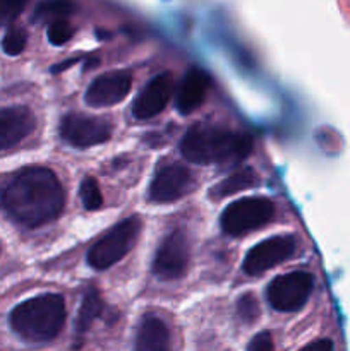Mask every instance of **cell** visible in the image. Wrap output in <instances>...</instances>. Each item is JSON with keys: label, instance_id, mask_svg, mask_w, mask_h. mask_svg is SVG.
I'll return each mask as SVG.
<instances>
[{"label": "cell", "instance_id": "6da1fadb", "mask_svg": "<svg viewBox=\"0 0 350 351\" xmlns=\"http://www.w3.org/2000/svg\"><path fill=\"white\" fill-rule=\"evenodd\" d=\"M2 206L10 218L34 228L62 215L65 192L57 175L48 168H24L3 189Z\"/></svg>", "mask_w": 350, "mask_h": 351}, {"label": "cell", "instance_id": "7a4b0ae2", "mask_svg": "<svg viewBox=\"0 0 350 351\" xmlns=\"http://www.w3.org/2000/svg\"><path fill=\"white\" fill-rule=\"evenodd\" d=\"M180 151L185 160L198 165L235 163L253 151V139L247 134L198 123L187 130Z\"/></svg>", "mask_w": 350, "mask_h": 351}, {"label": "cell", "instance_id": "3957f363", "mask_svg": "<svg viewBox=\"0 0 350 351\" xmlns=\"http://www.w3.org/2000/svg\"><path fill=\"white\" fill-rule=\"evenodd\" d=\"M65 302L60 295H40L17 305L10 312V326L24 341L48 343L65 324Z\"/></svg>", "mask_w": 350, "mask_h": 351}, {"label": "cell", "instance_id": "277c9868", "mask_svg": "<svg viewBox=\"0 0 350 351\" xmlns=\"http://www.w3.org/2000/svg\"><path fill=\"white\" fill-rule=\"evenodd\" d=\"M143 221L139 216H130L113 226L103 239H100L88 252V263L93 269L103 271L119 263L126 254L132 250L139 239Z\"/></svg>", "mask_w": 350, "mask_h": 351}, {"label": "cell", "instance_id": "5b68a950", "mask_svg": "<svg viewBox=\"0 0 350 351\" xmlns=\"http://www.w3.org/2000/svg\"><path fill=\"white\" fill-rule=\"evenodd\" d=\"M273 218V201L266 197H246L226 206L222 215V228L229 235L240 237L268 225Z\"/></svg>", "mask_w": 350, "mask_h": 351}, {"label": "cell", "instance_id": "8992f818", "mask_svg": "<svg viewBox=\"0 0 350 351\" xmlns=\"http://www.w3.org/2000/svg\"><path fill=\"white\" fill-rule=\"evenodd\" d=\"M314 288V278L304 271L275 278L268 287V300L280 312H295L304 307Z\"/></svg>", "mask_w": 350, "mask_h": 351}, {"label": "cell", "instance_id": "52a82bcc", "mask_svg": "<svg viewBox=\"0 0 350 351\" xmlns=\"http://www.w3.org/2000/svg\"><path fill=\"white\" fill-rule=\"evenodd\" d=\"M191 263V247L182 230H174L158 247L153 261V273L160 280L172 281L184 276Z\"/></svg>", "mask_w": 350, "mask_h": 351}, {"label": "cell", "instance_id": "ba28073f", "mask_svg": "<svg viewBox=\"0 0 350 351\" xmlns=\"http://www.w3.org/2000/svg\"><path fill=\"white\" fill-rule=\"evenodd\" d=\"M60 136L75 147H91L106 143L112 137V123L100 117L71 113L60 122Z\"/></svg>", "mask_w": 350, "mask_h": 351}, {"label": "cell", "instance_id": "9c48e42d", "mask_svg": "<svg viewBox=\"0 0 350 351\" xmlns=\"http://www.w3.org/2000/svg\"><path fill=\"white\" fill-rule=\"evenodd\" d=\"M194 175L180 163L161 167L150 185V199L154 202H172L184 197L194 189Z\"/></svg>", "mask_w": 350, "mask_h": 351}, {"label": "cell", "instance_id": "30bf717a", "mask_svg": "<svg viewBox=\"0 0 350 351\" xmlns=\"http://www.w3.org/2000/svg\"><path fill=\"white\" fill-rule=\"evenodd\" d=\"M294 252L295 240L292 237H271L249 250L244 261V271L249 276H257L290 259Z\"/></svg>", "mask_w": 350, "mask_h": 351}, {"label": "cell", "instance_id": "8fae6325", "mask_svg": "<svg viewBox=\"0 0 350 351\" xmlns=\"http://www.w3.org/2000/svg\"><path fill=\"white\" fill-rule=\"evenodd\" d=\"M132 88L129 71H112L98 75L86 91V103L91 106H112L126 99Z\"/></svg>", "mask_w": 350, "mask_h": 351}, {"label": "cell", "instance_id": "7c38bea8", "mask_svg": "<svg viewBox=\"0 0 350 351\" xmlns=\"http://www.w3.org/2000/svg\"><path fill=\"white\" fill-rule=\"evenodd\" d=\"M174 75L170 72H163L151 79L134 101V117L139 120H148L163 112L174 95Z\"/></svg>", "mask_w": 350, "mask_h": 351}, {"label": "cell", "instance_id": "4fadbf2b", "mask_svg": "<svg viewBox=\"0 0 350 351\" xmlns=\"http://www.w3.org/2000/svg\"><path fill=\"white\" fill-rule=\"evenodd\" d=\"M36 127L33 112L26 106L0 108V149H10L23 143Z\"/></svg>", "mask_w": 350, "mask_h": 351}, {"label": "cell", "instance_id": "5bb4252c", "mask_svg": "<svg viewBox=\"0 0 350 351\" xmlns=\"http://www.w3.org/2000/svg\"><path fill=\"white\" fill-rule=\"evenodd\" d=\"M209 89V77L201 71V69H189L185 72L184 79H182L180 86H178L177 93V108L178 112L189 115L194 110H198L206 99Z\"/></svg>", "mask_w": 350, "mask_h": 351}, {"label": "cell", "instance_id": "9a60e30c", "mask_svg": "<svg viewBox=\"0 0 350 351\" xmlns=\"http://www.w3.org/2000/svg\"><path fill=\"white\" fill-rule=\"evenodd\" d=\"M134 351H172V338L167 324L156 315L144 317L136 335Z\"/></svg>", "mask_w": 350, "mask_h": 351}, {"label": "cell", "instance_id": "2e32d148", "mask_svg": "<svg viewBox=\"0 0 350 351\" xmlns=\"http://www.w3.org/2000/svg\"><path fill=\"white\" fill-rule=\"evenodd\" d=\"M257 184H259V178H257L256 171L250 170V168H244V170L230 175L229 178H225V180L220 182L218 185H215V187H213V195L218 199L229 197V195L237 194V192L240 191L256 187Z\"/></svg>", "mask_w": 350, "mask_h": 351}, {"label": "cell", "instance_id": "e0dca14e", "mask_svg": "<svg viewBox=\"0 0 350 351\" xmlns=\"http://www.w3.org/2000/svg\"><path fill=\"white\" fill-rule=\"evenodd\" d=\"M75 3L72 0H43L38 3L34 17L38 21H45V23H54V21L64 19L71 14L75 12Z\"/></svg>", "mask_w": 350, "mask_h": 351}, {"label": "cell", "instance_id": "ac0fdd59", "mask_svg": "<svg viewBox=\"0 0 350 351\" xmlns=\"http://www.w3.org/2000/svg\"><path fill=\"white\" fill-rule=\"evenodd\" d=\"M100 311H102V300H100V297L96 293H89L88 297L84 298V302H82L81 312H79L78 332L82 335V332L89 328L93 319L100 314Z\"/></svg>", "mask_w": 350, "mask_h": 351}, {"label": "cell", "instance_id": "d6986e66", "mask_svg": "<svg viewBox=\"0 0 350 351\" xmlns=\"http://www.w3.org/2000/svg\"><path fill=\"white\" fill-rule=\"evenodd\" d=\"M27 41L26 31L21 26H10L2 40V48L7 55H19Z\"/></svg>", "mask_w": 350, "mask_h": 351}, {"label": "cell", "instance_id": "ffe728a7", "mask_svg": "<svg viewBox=\"0 0 350 351\" xmlns=\"http://www.w3.org/2000/svg\"><path fill=\"white\" fill-rule=\"evenodd\" d=\"M81 199H82V204H84L86 209H98L102 206L103 197H102V192H100L98 184H96L95 178L88 177L82 180L81 184Z\"/></svg>", "mask_w": 350, "mask_h": 351}, {"label": "cell", "instance_id": "44dd1931", "mask_svg": "<svg viewBox=\"0 0 350 351\" xmlns=\"http://www.w3.org/2000/svg\"><path fill=\"white\" fill-rule=\"evenodd\" d=\"M72 34H74V29H72V26L65 19L54 21L48 26V40H50V43L57 45V47L67 43L72 38Z\"/></svg>", "mask_w": 350, "mask_h": 351}, {"label": "cell", "instance_id": "7402d4cb", "mask_svg": "<svg viewBox=\"0 0 350 351\" xmlns=\"http://www.w3.org/2000/svg\"><path fill=\"white\" fill-rule=\"evenodd\" d=\"M237 312H239L240 319L247 324H253L257 317H259V304L256 298L250 293L240 297L239 304H237Z\"/></svg>", "mask_w": 350, "mask_h": 351}, {"label": "cell", "instance_id": "603a6c76", "mask_svg": "<svg viewBox=\"0 0 350 351\" xmlns=\"http://www.w3.org/2000/svg\"><path fill=\"white\" fill-rule=\"evenodd\" d=\"M30 0H0V26L12 23L24 10Z\"/></svg>", "mask_w": 350, "mask_h": 351}, {"label": "cell", "instance_id": "cb8c5ba5", "mask_svg": "<svg viewBox=\"0 0 350 351\" xmlns=\"http://www.w3.org/2000/svg\"><path fill=\"white\" fill-rule=\"evenodd\" d=\"M247 351H273V338L268 331L259 332L247 346Z\"/></svg>", "mask_w": 350, "mask_h": 351}, {"label": "cell", "instance_id": "d4e9b609", "mask_svg": "<svg viewBox=\"0 0 350 351\" xmlns=\"http://www.w3.org/2000/svg\"><path fill=\"white\" fill-rule=\"evenodd\" d=\"M299 351H335V346H333L329 339H318V341L309 343L307 346H304V348Z\"/></svg>", "mask_w": 350, "mask_h": 351}]
</instances>
